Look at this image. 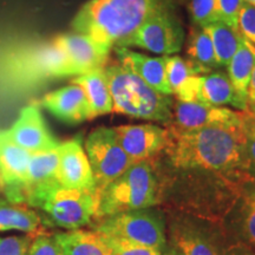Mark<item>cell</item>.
<instances>
[{
    "mask_svg": "<svg viewBox=\"0 0 255 255\" xmlns=\"http://www.w3.org/2000/svg\"><path fill=\"white\" fill-rule=\"evenodd\" d=\"M167 126L163 151L175 168L222 173L239 180L252 178L242 124H218L191 130Z\"/></svg>",
    "mask_w": 255,
    "mask_h": 255,
    "instance_id": "cell-1",
    "label": "cell"
},
{
    "mask_svg": "<svg viewBox=\"0 0 255 255\" xmlns=\"http://www.w3.org/2000/svg\"><path fill=\"white\" fill-rule=\"evenodd\" d=\"M173 0H89L72 21L73 31L105 49L128 47L139 27Z\"/></svg>",
    "mask_w": 255,
    "mask_h": 255,
    "instance_id": "cell-2",
    "label": "cell"
},
{
    "mask_svg": "<svg viewBox=\"0 0 255 255\" xmlns=\"http://www.w3.org/2000/svg\"><path fill=\"white\" fill-rule=\"evenodd\" d=\"M24 205L39 210L44 226L66 231L79 229L97 216V190L70 189L58 181L33 187L25 193Z\"/></svg>",
    "mask_w": 255,
    "mask_h": 255,
    "instance_id": "cell-3",
    "label": "cell"
},
{
    "mask_svg": "<svg viewBox=\"0 0 255 255\" xmlns=\"http://www.w3.org/2000/svg\"><path fill=\"white\" fill-rule=\"evenodd\" d=\"M104 71L113 98V113L167 124L170 122L174 102L168 95L155 90L121 63H107Z\"/></svg>",
    "mask_w": 255,
    "mask_h": 255,
    "instance_id": "cell-4",
    "label": "cell"
},
{
    "mask_svg": "<svg viewBox=\"0 0 255 255\" xmlns=\"http://www.w3.org/2000/svg\"><path fill=\"white\" fill-rule=\"evenodd\" d=\"M157 200L158 183L150 159L136 162L98 193L96 219L149 208Z\"/></svg>",
    "mask_w": 255,
    "mask_h": 255,
    "instance_id": "cell-5",
    "label": "cell"
},
{
    "mask_svg": "<svg viewBox=\"0 0 255 255\" xmlns=\"http://www.w3.org/2000/svg\"><path fill=\"white\" fill-rule=\"evenodd\" d=\"M95 231L161 251L165 245L163 216L149 208L107 216L96 226Z\"/></svg>",
    "mask_w": 255,
    "mask_h": 255,
    "instance_id": "cell-6",
    "label": "cell"
},
{
    "mask_svg": "<svg viewBox=\"0 0 255 255\" xmlns=\"http://www.w3.org/2000/svg\"><path fill=\"white\" fill-rule=\"evenodd\" d=\"M85 152L90 162L97 193L126 173L132 164L121 146L114 128L95 129L85 141Z\"/></svg>",
    "mask_w": 255,
    "mask_h": 255,
    "instance_id": "cell-7",
    "label": "cell"
},
{
    "mask_svg": "<svg viewBox=\"0 0 255 255\" xmlns=\"http://www.w3.org/2000/svg\"><path fill=\"white\" fill-rule=\"evenodd\" d=\"M184 31L174 14L173 4L159 8L139 27L128 44L150 51L156 55L170 56L182 49Z\"/></svg>",
    "mask_w": 255,
    "mask_h": 255,
    "instance_id": "cell-8",
    "label": "cell"
},
{
    "mask_svg": "<svg viewBox=\"0 0 255 255\" xmlns=\"http://www.w3.org/2000/svg\"><path fill=\"white\" fill-rule=\"evenodd\" d=\"M31 155L0 131V191L9 202L24 205Z\"/></svg>",
    "mask_w": 255,
    "mask_h": 255,
    "instance_id": "cell-9",
    "label": "cell"
},
{
    "mask_svg": "<svg viewBox=\"0 0 255 255\" xmlns=\"http://www.w3.org/2000/svg\"><path fill=\"white\" fill-rule=\"evenodd\" d=\"M4 133L9 141L31 154L53 150L60 144L50 132L36 105L24 108L13 126Z\"/></svg>",
    "mask_w": 255,
    "mask_h": 255,
    "instance_id": "cell-10",
    "label": "cell"
},
{
    "mask_svg": "<svg viewBox=\"0 0 255 255\" xmlns=\"http://www.w3.org/2000/svg\"><path fill=\"white\" fill-rule=\"evenodd\" d=\"M58 152L57 181L60 186L70 189L96 190L94 174L81 137L59 144Z\"/></svg>",
    "mask_w": 255,
    "mask_h": 255,
    "instance_id": "cell-11",
    "label": "cell"
},
{
    "mask_svg": "<svg viewBox=\"0 0 255 255\" xmlns=\"http://www.w3.org/2000/svg\"><path fill=\"white\" fill-rule=\"evenodd\" d=\"M168 124L182 130L199 129L208 126H238L242 124L240 111L213 107L197 102H176L171 109V119Z\"/></svg>",
    "mask_w": 255,
    "mask_h": 255,
    "instance_id": "cell-12",
    "label": "cell"
},
{
    "mask_svg": "<svg viewBox=\"0 0 255 255\" xmlns=\"http://www.w3.org/2000/svg\"><path fill=\"white\" fill-rule=\"evenodd\" d=\"M121 146L132 163L151 159L165 146V130L154 124L114 128Z\"/></svg>",
    "mask_w": 255,
    "mask_h": 255,
    "instance_id": "cell-13",
    "label": "cell"
},
{
    "mask_svg": "<svg viewBox=\"0 0 255 255\" xmlns=\"http://www.w3.org/2000/svg\"><path fill=\"white\" fill-rule=\"evenodd\" d=\"M55 40L65 51L76 76L104 68L108 63L110 50L85 34L77 32L65 33L56 37Z\"/></svg>",
    "mask_w": 255,
    "mask_h": 255,
    "instance_id": "cell-14",
    "label": "cell"
},
{
    "mask_svg": "<svg viewBox=\"0 0 255 255\" xmlns=\"http://www.w3.org/2000/svg\"><path fill=\"white\" fill-rule=\"evenodd\" d=\"M41 105L64 123L78 124L91 120L87 96L76 83L45 95L41 100Z\"/></svg>",
    "mask_w": 255,
    "mask_h": 255,
    "instance_id": "cell-15",
    "label": "cell"
},
{
    "mask_svg": "<svg viewBox=\"0 0 255 255\" xmlns=\"http://www.w3.org/2000/svg\"><path fill=\"white\" fill-rule=\"evenodd\" d=\"M114 50L124 68L136 73L146 84L161 94L171 95L167 84V78H165V65H167L168 56L149 57L124 46L114 47Z\"/></svg>",
    "mask_w": 255,
    "mask_h": 255,
    "instance_id": "cell-16",
    "label": "cell"
},
{
    "mask_svg": "<svg viewBox=\"0 0 255 255\" xmlns=\"http://www.w3.org/2000/svg\"><path fill=\"white\" fill-rule=\"evenodd\" d=\"M196 102L213 107L231 104L239 110H245L248 104L247 102L241 100L233 87L229 76L222 71L199 76Z\"/></svg>",
    "mask_w": 255,
    "mask_h": 255,
    "instance_id": "cell-17",
    "label": "cell"
},
{
    "mask_svg": "<svg viewBox=\"0 0 255 255\" xmlns=\"http://www.w3.org/2000/svg\"><path fill=\"white\" fill-rule=\"evenodd\" d=\"M73 83L78 84L87 96L91 119L113 113V98L104 68L79 75Z\"/></svg>",
    "mask_w": 255,
    "mask_h": 255,
    "instance_id": "cell-18",
    "label": "cell"
},
{
    "mask_svg": "<svg viewBox=\"0 0 255 255\" xmlns=\"http://www.w3.org/2000/svg\"><path fill=\"white\" fill-rule=\"evenodd\" d=\"M65 255H111L109 247L98 232L73 229L53 234Z\"/></svg>",
    "mask_w": 255,
    "mask_h": 255,
    "instance_id": "cell-19",
    "label": "cell"
},
{
    "mask_svg": "<svg viewBox=\"0 0 255 255\" xmlns=\"http://www.w3.org/2000/svg\"><path fill=\"white\" fill-rule=\"evenodd\" d=\"M41 219L36 210L26 205L12 203L0 199V232L18 231L26 234L41 233Z\"/></svg>",
    "mask_w": 255,
    "mask_h": 255,
    "instance_id": "cell-20",
    "label": "cell"
},
{
    "mask_svg": "<svg viewBox=\"0 0 255 255\" xmlns=\"http://www.w3.org/2000/svg\"><path fill=\"white\" fill-rule=\"evenodd\" d=\"M188 60L194 66L197 75H208L219 69L212 38L205 28L194 27L190 32L187 49Z\"/></svg>",
    "mask_w": 255,
    "mask_h": 255,
    "instance_id": "cell-21",
    "label": "cell"
},
{
    "mask_svg": "<svg viewBox=\"0 0 255 255\" xmlns=\"http://www.w3.org/2000/svg\"><path fill=\"white\" fill-rule=\"evenodd\" d=\"M255 68V46L242 38L237 52L228 64V76L241 100L247 102V90Z\"/></svg>",
    "mask_w": 255,
    "mask_h": 255,
    "instance_id": "cell-22",
    "label": "cell"
},
{
    "mask_svg": "<svg viewBox=\"0 0 255 255\" xmlns=\"http://www.w3.org/2000/svg\"><path fill=\"white\" fill-rule=\"evenodd\" d=\"M212 38L216 60L220 68H227L233 56L237 52L242 36L238 28H234L223 21H216L203 27Z\"/></svg>",
    "mask_w": 255,
    "mask_h": 255,
    "instance_id": "cell-23",
    "label": "cell"
},
{
    "mask_svg": "<svg viewBox=\"0 0 255 255\" xmlns=\"http://www.w3.org/2000/svg\"><path fill=\"white\" fill-rule=\"evenodd\" d=\"M171 241L180 255H220L210 239L197 229L176 226L171 229Z\"/></svg>",
    "mask_w": 255,
    "mask_h": 255,
    "instance_id": "cell-24",
    "label": "cell"
},
{
    "mask_svg": "<svg viewBox=\"0 0 255 255\" xmlns=\"http://www.w3.org/2000/svg\"><path fill=\"white\" fill-rule=\"evenodd\" d=\"M58 163V148L53 149V150L32 154L30 163H28L26 190H25V193L33 187L57 181Z\"/></svg>",
    "mask_w": 255,
    "mask_h": 255,
    "instance_id": "cell-25",
    "label": "cell"
},
{
    "mask_svg": "<svg viewBox=\"0 0 255 255\" xmlns=\"http://www.w3.org/2000/svg\"><path fill=\"white\" fill-rule=\"evenodd\" d=\"M194 75H197V73L189 60L178 56L167 57L165 78H167V84L171 95L175 94V91L187 81V78Z\"/></svg>",
    "mask_w": 255,
    "mask_h": 255,
    "instance_id": "cell-26",
    "label": "cell"
},
{
    "mask_svg": "<svg viewBox=\"0 0 255 255\" xmlns=\"http://www.w3.org/2000/svg\"><path fill=\"white\" fill-rule=\"evenodd\" d=\"M241 234L255 253V186L245 193L241 206Z\"/></svg>",
    "mask_w": 255,
    "mask_h": 255,
    "instance_id": "cell-27",
    "label": "cell"
},
{
    "mask_svg": "<svg viewBox=\"0 0 255 255\" xmlns=\"http://www.w3.org/2000/svg\"><path fill=\"white\" fill-rule=\"evenodd\" d=\"M189 13L191 20L197 27L203 28L220 21L216 0H190Z\"/></svg>",
    "mask_w": 255,
    "mask_h": 255,
    "instance_id": "cell-28",
    "label": "cell"
},
{
    "mask_svg": "<svg viewBox=\"0 0 255 255\" xmlns=\"http://www.w3.org/2000/svg\"><path fill=\"white\" fill-rule=\"evenodd\" d=\"M101 235L103 237L107 246L109 247L111 255H162V251L158 248L143 246L122 238Z\"/></svg>",
    "mask_w": 255,
    "mask_h": 255,
    "instance_id": "cell-29",
    "label": "cell"
},
{
    "mask_svg": "<svg viewBox=\"0 0 255 255\" xmlns=\"http://www.w3.org/2000/svg\"><path fill=\"white\" fill-rule=\"evenodd\" d=\"M27 255H65L53 235L38 233L32 238Z\"/></svg>",
    "mask_w": 255,
    "mask_h": 255,
    "instance_id": "cell-30",
    "label": "cell"
},
{
    "mask_svg": "<svg viewBox=\"0 0 255 255\" xmlns=\"http://www.w3.org/2000/svg\"><path fill=\"white\" fill-rule=\"evenodd\" d=\"M238 30L242 38L255 46V6L244 2L238 17Z\"/></svg>",
    "mask_w": 255,
    "mask_h": 255,
    "instance_id": "cell-31",
    "label": "cell"
},
{
    "mask_svg": "<svg viewBox=\"0 0 255 255\" xmlns=\"http://www.w3.org/2000/svg\"><path fill=\"white\" fill-rule=\"evenodd\" d=\"M32 241L31 235L0 237V255H27Z\"/></svg>",
    "mask_w": 255,
    "mask_h": 255,
    "instance_id": "cell-32",
    "label": "cell"
},
{
    "mask_svg": "<svg viewBox=\"0 0 255 255\" xmlns=\"http://www.w3.org/2000/svg\"><path fill=\"white\" fill-rule=\"evenodd\" d=\"M220 21L238 28V17L244 4V0H216Z\"/></svg>",
    "mask_w": 255,
    "mask_h": 255,
    "instance_id": "cell-33",
    "label": "cell"
},
{
    "mask_svg": "<svg viewBox=\"0 0 255 255\" xmlns=\"http://www.w3.org/2000/svg\"><path fill=\"white\" fill-rule=\"evenodd\" d=\"M245 130V129H244ZM246 133V154L248 163V173L252 178H255V132L245 130Z\"/></svg>",
    "mask_w": 255,
    "mask_h": 255,
    "instance_id": "cell-34",
    "label": "cell"
},
{
    "mask_svg": "<svg viewBox=\"0 0 255 255\" xmlns=\"http://www.w3.org/2000/svg\"><path fill=\"white\" fill-rule=\"evenodd\" d=\"M242 127L245 130H251L255 132V104H247L245 110H240Z\"/></svg>",
    "mask_w": 255,
    "mask_h": 255,
    "instance_id": "cell-35",
    "label": "cell"
},
{
    "mask_svg": "<svg viewBox=\"0 0 255 255\" xmlns=\"http://www.w3.org/2000/svg\"><path fill=\"white\" fill-rule=\"evenodd\" d=\"M247 101H248V103L255 104V68L253 70V73H252L250 85H248Z\"/></svg>",
    "mask_w": 255,
    "mask_h": 255,
    "instance_id": "cell-36",
    "label": "cell"
},
{
    "mask_svg": "<svg viewBox=\"0 0 255 255\" xmlns=\"http://www.w3.org/2000/svg\"><path fill=\"white\" fill-rule=\"evenodd\" d=\"M231 255H255V253L248 248V250H239V251L233 252Z\"/></svg>",
    "mask_w": 255,
    "mask_h": 255,
    "instance_id": "cell-37",
    "label": "cell"
},
{
    "mask_svg": "<svg viewBox=\"0 0 255 255\" xmlns=\"http://www.w3.org/2000/svg\"><path fill=\"white\" fill-rule=\"evenodd\" d=\"M163 255H180L177 253L176 251L175 250H170V251H168V252H165V253L163 254Z\"/></svg>",
    "mask_w": 255,
    "mask_h": 255,
    "instance_id": "cell-38",
    "label": "cell"
},
{
    "mask_svg": "<svg viewBox=\"0 0 255 255\" xmlns=\"http://www.w3.org/2000/svg\"><path fill=\"white\" fill-rule=\"evenodd\" d=\"M244 2H247V4L255 6V0H244Z\"/></svg>",
    "mask_w": 255,
    "mask_h": 255,
    "instance_id": "cell-39",
    "label": "cell"
}]
</instances>
